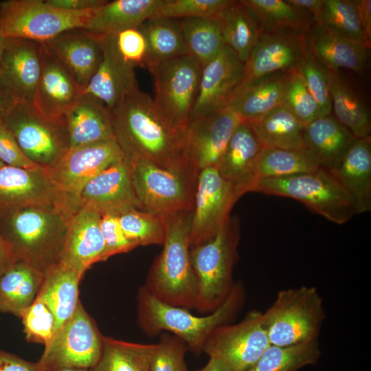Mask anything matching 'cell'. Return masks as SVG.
I'll return each instance as SVG.
<instances>
[{"label":"cell","instance_id":"cell-1","mask_svg":"<svg viewBox=\"0 0 371 371\" xmlns=\"http://www.w3.org/2000/svg\"><path fill=\"white\" fill-rule=\"evenodd\" d=\"M110 112L126 159H145L166 168L190 165L185 155L186 128L169 121L147 93L137 89Z\"/></svg>","mask_w":371,"mask_h":371},{"label":"cell","instance_id":"cell-2","mask_svg":"<svg viewBox=\"0 0 371 371\" xmlns=\"http://www.w3.org/2000/svg\"><path fill=\"white\" fill-rule=\"evenodd\" d=\"M71 216L56 205L0 211V235L16 260L45 273L59 261Z\"/></svg>","mask_w":371,"mask_h":371},{"label":"cell","instance_id":"cell-3","mask_svg":"<svg viewBox=\"0 0 371 371\" xmlns=\"http://www.w3.org/2000/svg\"><path fill=\"white\" fill-rule=\"evenodd\" d=\"M192 212L164 216L166 227L164 247L143 285L163 302L189 311L195 309L198 295V280L190 253Z\"/></svg>","mask_w":371,"mask_h":371},{"label":"cell","instance_id":"cell-4","mask_svg":"<svg viewBox=\"0 0 371 371\" xmlns=\"http://www.w3.org/2000/svg\"><path fill=\"white\" fill-rule=\"evenodd\" d=\"M245 291L239 282L224 302L215 311L198 317L189 310L174 306L158 300L141 286L137 294V321L146 335L155 336L168 331L185 341L195 355L203 352L204 344L217 326L229 323L242 308Z\"/></svg>","mask_w":371,"mask_h":371},{"label":"cell","instance_id":"cell-5","mask_svg":"<svg viewBox=\"0 0 371 371\" xmlns=\"http://www.w3.org/2000/svg\"><path fill=\"white\" fill-rule=\"evenodd\" d=\"M240 238L238 218L230 216L213 238L190 249L191 262L198 280L195 309L199 311L211 313L233 289V270Z\"/></svg>","mask_w":371,"mask_h":371},{"label":"cell","instance_id":"cell-6","mask_svg":"<svg viewBox=\"0 0 371 371\" xmlns=\"http://www.w3.org/2000/svg\"><path fill=\"white\" fill-rule=\"evenodd\" d=\"M250 192L289 197L311 211L341 225L358 214L357 207L332 173L324 168L292 176L256 181Z\"/></svg>","mask_w":371,"mask_h":371},{"label":"cell","instance_id":"cell-7","mask_svg":"<svg viewBox=\"0 0 371 371\" xmlns=\"http://www.w3.org/2000/svg\"><path fill=\"white\" fill-rule=\"evenodd\" d=\"M324 319L318 291L305 285L279 291L273 304L262 313L269 343L278 346L318 339Z\"/></svg>","mask_w":371,"mask_h":371},{"label":"cell","instance_id":"cell-8","mask_svg":"<svg viewBox=\"0 0 371 371\" xmlns=\"http://www.w3.org/2000/svg\"><path fill=\"white\" fill-rule=\"evenodd\" d=\"M126 160L142 210L162 216L193 211L199 172L190 165L166 168L145 159Z\"/></svg>","mask_w":371,"mask_h":371},{"label":"cell","instance_id":"cell-9","mask_svg":"<svg viewBox=\"0 0 371 371\" xmlns=\"http://www.w3.org/2000/svg\"><path fill=\"white\" fill-rule=\"evenodd\" d=\"M1 121L25 156L42 168L51 166L69 148L65 117L46 116L32 103L13 102Z\"/></svg>","mask_w":371,"mask_h":371},{"label":"cell","instance_id":"cell-10","mask_svg":"<svg viewBox=\"0 0 371 371\" xmlns=\"http://www.w3.org/2000/svg\"><path fill=\"white\" fill-rule=\"evenodd\" d=\"M94 10L73 12L42 0H7L0 3V32L5 38L45 43L61 33L85 28Z\"/></svg>","mask_w":371,"mask_h":371},{"label":"cell","instance_id":"cell-11","mask_svg":"<svg viewBox=\"0 0 371 371\" xmlns=\"http://www.w3.org/2000/svg\"><path fill=\"white\" fill-rule=\"evenodd\" d=\"M123 159L124 155L113 139L69 148L43 169L66 209L74 215L80 208L79 196L84 186L103 170Z\"/></svg>","mask_w":371,"mask_h":371},{"label":"cell","instance_id":"cell-12","mask_svg":"<svg viewBox=\"0 0 371 371\" xmlns=\"http://www.w3.org/2000/svg\"><path fill=\"white\" fill-rule=\"evenodd\" d=\"M104 336L79 300L71 316L45 346L38 361L45 371L92 369L102 352Z\"/></svg>","mask_w":371,"mask_h":371},{"label":"cell","instance_id":"cell-13","mask_svg":"<svg viewBox=\"0 0 371 371\" xmlns=\"http://www.w3.org/2000/svg\"><path fill=\"white\" fill-rule=\"evenodd\" d=\"M155 84V104L174 124L186 128L194 106L202 67L186 54L149 65Z\"/></svg>","mask_w":371,"mask_h":371},{"label":"cell","instance_id":"cell-14","mask_svg":"<svg viewBox=\"0 0 371 371\" xmlns=\"http://www.w3.org/2000/svg\"><path fill=\"white\" fill-rule=\"evenodd\" d=\"M269 345L262 312L253 310L237 324H224L214 328L207 337L203 352L232 371H247Z\"/></svg>","mask_w":371,"mask_h":371},{"label":"cell","instance_id":"cell-15","mask_svg":"<svg viewBox=\"0 0 371 371\" xmlns=\"http://www.w3.org/2000/svg\"><path fill=\"white\" fill-rule=\"evenodd\" d=\"M239 199L235 185L223 177L216 167L199 172L190 231V249L207 242L219 232Z\"/></svg>","mask_w":371,"mask_h":371},{"label":"cell","instance_id":"cell-16","mask_svg":"<svg viewBox=\"0 0 371 371\" xmlns=\"http://www.w3.org/2000/svg\"><path fill=\"white\" fill-rule=\"evenodd\" d=\"M245 78V63L225 45L201 71L197 98L189 122L229 106Z\"/></svg>","mask_w":371,"mask_h":371},{"label":"cell","instance_id":"cell-17","mask_svg":"<svg viewBox=\"0 0 371 371\" xmlns=\"http://www.w3.org/2000/svg\"><path fill=\"white\" fill-rule=\"evenodd\" d=\"M243 120L230 106L190 120L186 131L185 155L198 172L217 168L227 144Z\"/></svg>","mask_w":371,"mask_h":371},{"label":"cell","instance_id":"cell-18","mask_svg":"<svg viewBox=\"0 0 371 371\" xmlns=\"http://www.w3.org/2000/svg\"><path fill=\"white\" fill-rule=\"evenodd\" d=\"M305 35L289 30L262 32L245 63L240 87L264 76L296 69L307 54Z\"/></svg>","mask_w":371,"mask_h":371},{"label":"cell","instance_id":"cell-19","mask_svg":"<svg viewBox=\"0 0 371 371\" xmlns=\"http://www.w3.org/2000/svg\"><path fill=\"white\" fill-rule=\"evenodd\" d=\"M42 70V43L7 38L0 62V87L14 102L32 103Z\"/></svg>","mask_w":371,"mask_h":371},{"label":"cell","instance_id":"cell-20","mask_svg":"<svg viewBox=\"0 0 371 371\" xmlns=\"http://www.w3.org/2000/svg\"><path fill=\"white\" fill-rule=\"evenodd\" d=\"M34 205H56L67 212L60 196L42 168L5 165L0 169V211Z\"/></svg>","mask_w":371,"mask_h":371},{"label":"cell","instance_id":"cell-21","mask_svg":"<svg viewBox=\"0 0 371 371\" xmlns=\"http://www.w3.org/2000/svg\"><path fill=\"white\" fill-rule=\"evenodd\" d=\"M137 89L135 68L120 54L113 34H103L101 62L82 93L94 98L111 111Z\"/></svg>","mask_w":371,"mask_h":371},{"label":"cell","instance_id":"cell-22","mask_svg":"<svg viewBox=\"0 0 371 371\" xmlns=\"http://www.w3.org/2000/svg\"><path fill=\"white\" fill-rule=\"evenodd\" d=\"M100 216L94 209L82 206L71 217L59 262L84 274L93 264L109 258Z\"/></svg>","mask_w":371,"mask_h":371},{"label":"cell","instance_id":"cell-23","mask_svg":"<svg viewBox=\"0 0 371 371\" xmlns=\"http://www.w3.org/2000/svg\"><path fill=\"white\" fill-rule=\"evenodd\" d=\"M79 203L80 207L88 206L100 214L119 213L128 208L142 210L125 157L92 178L82 188Z\"/></svg>","mask_w":371,"mask_h":371},{"label":"cell","instance_id":"cell-24","mask_svg":"<svg viewBox=\"0 0 371 371\" xmlns=\"http://www.w3.org/2000/svg\"><path fill=\"white\" fill-rule=\"evenodd\" d=\"M102 36L85 28H75L43 43L83 91L101 62Z\"/></svg>","mask_w":371,"mask_h":371},{"label":"cell","instance_id":"cell-25","mask_svg":"<svg viewBox=\"0 0 371 371\" xmlns=\"http://www.w3.org/2000/svg\"><path fill=\"white\" fill-rule=\"evenodd\" d=\"M82 90L62 63L42 43V70L32 104L50 117H63Z\"/></svg>","mask_w":371,"mask_h":371},{"label":"cell","instance_id":"cell-26","mask_svg":"<svg viewBox=\"0 0 371 371\" xmlns=\"http://www.w3.org/2000/svg\"><path fill=\"white\" fill-rule=\"evenodd\" d=\"M307 51L328 70L346 69L363 74L370 47L315 23L305 35Z\"/></svg>","mask_w":371,"mask_h":371},{"label":"cell","instance_id":"cell-27","mask_svg":"<svg viewBox=\"0 0 371 371\" xmlns=\"http://www.w3.org/2000/svg\"><path fill=\"white\" fill-rule=\"evenodd\" d=\"M353 201L358 214L371 210V137L355 139L329 170Z\"/></svg>","mask_w":371,"mask_h":371},{"label":"cell","instance_id":"cell-28","mask_svg":"<svg viewBox=\"0 0 371 371\" xmlns=\"http://www.w3.org/2000/svg\"><path fill=\"white\" fill-rule=\"evenodd\" d=\"M263 146L250 124L243 120L230 137L217 169L221 175L232 182L240 198L252 183V173Z\"/></svg>","mask_w":371,"mask_h":371},{"label":"cell","instance_id":"cell-29","mask_svg":"<svg viewBox=\"0 0 371 371\" xmlns=\"http://www.w3.org/2000/svg\"><path fill=\"white\" fill-rule=\"evenodd\" d=\"M69 148L115 139L111 112L82 93L65 115Z\"/></svg>","mask_w":371,"mask_h":371},{"label":"cell","instance_id":"cell-30","mask_svg":"<svg viewBox=\"0 0 371 371\" xmlns=\"http://www.w3.org/2000/svg\"><path fill=\"white\" fill-rule=\"evenodd\" d=\"M296 69L264 76L243 86L229 106L244 121L260 119L282 105L287 85Z\"/></svg>","mask_w":371,"mask_h":371},{"label":"cell","instance_id":"cell-31","mask_svg":"<svg viewBox=\"0 0 371 371\" xmlns=\"http://www.w3.org/2000/svg\"><path fill=\"white\" fill-rule=\"evenodd\" d=\"M305 150L317 165L330 170L356 139L333 114L312 121L303 130Z\"/></svg>","mask_w":371,"mask_h":371},{"label":"cell","instance_id":"cell-32","mask_svg":"<svg viewBox=\"0 0 371 371\" xmlns=\"http://www.w3.org/2000/svg\"><path fill=\"white\" fill-rule=\"evenodd\" d=\"M45 273L27 262L15 260L0 274V312L20 317L36 300Z\"/></svg>","mask_w":371,"mask_h":371},{"label":"cell","instance_id":"cell-33","mask_svg":"<svg viewBox=\"0 0 371 371\" xmlns=\"http://www.w3.org/2000/svg\"><path fill=\"white\" fill-rule=\"evenodd\" d=\"M83 275L59 262L45 273L36 297L52 311L55 318V333L71 316L77 306L78 287Z\"/></svg>","mask_w":371,"mask_h":371},{"label":"cell","instance_id":"cell-34","mask_svg":"<svg viewBox=\"0 0 371 371\" xmlns=\"http://www.w3.org/2000/svg\"><path fill=\"white\" fill-rule=\"evenodd\" d=\"M164 0H115L94 10L85 30L109 34L139 27L154 17Z\"/></svg>","mask_w":371,"mask_h":371},{"label":"cell","instance_id":"cell-35","mask_svg":"<svg viewBox=\"0 0 371 371\" xmlns=\"http://www.w3.org/2000/svg\"><path fill=\"white\" fill-rule=\"evenodd\" d=\"M219 25L225 45L244 63L262 30L254 13L240 1H232L214 19Z\"/></svg>","mask_w":371,"mask_h":371},{"label":"cell","instance_id":"cell-36","mask_svg":"<svg viewBox=\"0 0 371 371\" xmlns=\"http://www.w3.org/2000/svg\"><path fill=\"white\" fill-rule=\"evenodd\" d=\"M332 113L356 138L370 136V113L355 90L339 75L328 70Z\"/></svg>","mask_w":371,"mask_h":371},{"label":"cell","instance_id":"cell-37","mask_svg":"<svg viewBox=\"0 0 371 371\" xmlns=\"http://www.w3.org/2000/svg\"><path fill=\"white\" fill-rule=\"evenodd\" d=\"M247 122L264 148L305 150L304 126L283 106L258 120Z\"/></svg>","mask_w":371,"mask_h":371},{"label":"cell","instance_id":"cell-38","mask_svg":"<svg viewBox=\"0 0 371 371\" xmlns=\"http://www.w3.org/2000/svg\"><path fill=\"white\" fill-rule=\"evenodd\" d=\"M139 27L147 42V67L188 54L179 19L152 17Z\"/></svg>","mask_w":371,"mask_h":371},{"label":"cell","instance_id":"cell-39","mask_svg":"<svg viewBox=\"0 0 371 371\" xmlns=\"http://www.w3.org/2000/svg\"><path fill=\"white\" fill-rule=\"evenodd\" d=\"M256 17L262 32L293 30L306 33L313 16L284 0H241Z\"/></svg>","mask_w":371,"mask_h":371},{"label":"cell","instance_id":"cell-40","mask_svg":"<svg viewBox=\"0 0 371 371\" xmlns=\"http://www.w3.org/2000/svg\"><path fill=\"white\" fill-rule=\"evenodd\" d=\"M321 168L306 150L264 148L255 164L253 184L260 179L278 178L308 172Z\"/></svg>","mask_w":371,"mask_h":371},{"label":"cell","instance_id":"cell-41","mask_svg":"<svg viewBox=\"0 0 371 371\" xmlns=\"http://www.w3.org/2000/svg\"><path fill=\"white\" fill-rule=\"evenodd\" d=\"M155 345L104 337L101 357L91 371H150V357Z\"/></svg>","mask_w":371,"mask_h":371},{"label":"cell","instance_id":"cell-42","mask_svg":"<svg viewBox=\"0 0 371 371\" xmlns=\"http://www.w3.org/2000/svg\"><path fill=\"white\" fill-rule=\"evenodd\" d=\"M179 20L188 54L203 68L225 46L219 25L212 19L185 18Z\"/></svg>","mask_w":371,"mask_h":371},{"label":"cell","instance_id":"cell-43","mask_svg":"<svg viewBox=\"0 0 371 371\" xmlns=\"http://www.w3.org/2000/svg\"><path fill=\"white\" fill-rule=\"evenodd\" d=\"M321 354L318 339L289 346L270 344L247 371H297L316 364Z\"/></svg>","mask_w":371,"mask_h":371},{"label":"cell","instance_id":"cell-44","mask_svg":"<svg viewBox=\"0 0 371 371\" xmlns=\"http://www.w3.org/2000/svg\"><path fill=\"white\" fill-rule=\"evenodd\" d=\"M117 215L124 234L135 247L163 245L166 234L164 216L137 208L124 210Z\"/></svg>","mask_w":371,"mask_h":371},{"label":"cell","instance_id":"cell-45","mask_svg":"<svg viewBox=\"0 0 371 371\" xmlns=\"http://www.w3.org/2000/svg\"><path fill=\"white\" fill-rule=\"evenodd\" d=\"M315 23L352 41L371 46L366 38L352 0H325Z\"/></svg>","mask_w":371,"mask_h":371},{"label":"cell","instance_id":"cell-46","mask_svg":"<svg viewBox=\"0 0 371 371\" xmlns=\"http://www.w3.org/2000/svg\"><path fill=\"white\" fill-rule=\"evenodd\" d=\"M297 69L319 107V117L332 114L328 70L308 51Z\"/></svg>","mask_w":371,"mask_h":371},{"label":"cell","instance_id":"cell-47","mask_svg":"<svg viewBox=\"0 0 371 371\" xmlns=\"http://www.w3.org/2000/svg\"><path fill=\"white\" fill-rule=\"evenodd\" d=\"M282 106L303 126L319 117V107L297 69L294 71L287 85Z\"/></svg>","mask_w":371,"mask_h":371},{"label":"cell","instance_id":"cell-48","mask_svg":"<svg viewBox=\"0 0 371 371\" xmlns=\"http://www.w3.org/2000/svg\"><path fill=\"white\" fill-rule=\"evenodd\" d=\"M232 0H164L154 17L215 19Z\"/></svg>","mask_w":371,"mask_h":371},{"label":"cell","instance_id":"cell-49","mask_svg":"<svg viewBox=\"0 0 371 371\" xmlns=\"http://www.w3.org/2000/svg\"><path fill=\"white\" fill-rule=\"evenodd\" d=\"M25 339L30 342L49 343L55 333V318L47 305L36 297L21 314Z\"/></svg>","mask_w":371,"mask_h":371},{"label":"cell","instance_id":"cell-50","mask_svg":"<svg viewBox=\"0 0 371 371\" xmlns=\"http://www.w3.org/2000/svg\"><path fill=\"white\" fill-rule=\"evenodd\" d=\"M188 347L179 337L165 333L160 336L150 357V371H188L185 355Z\"/></svg>","mask_w":371,"mask_h":371},{"label":"cell","instance_id":"cell-51","mask_svg":"<svg viewBox=\"0 0 371 371\" xmlns=\"http://www.w3.org/2000/svg\"><path fill=\"white\" fill-rule=\"evenodd\" d=\"M113 35L116 47L126 63L134 68L147 67V42L139 27L125 29Z\"/></svg>","mask_w":371,"mask_h":371},{"label":"cell","instance_id":"cell-52","mask_svg":"<svg viewBox=\"0 0 371 371\" xmlns=\"http://www.w3.org/2000/svg\"><path fill=\"white\" fill-rule=\"evenodd\" d=\"M100 227L109 258L115 254L126 253L135 248L124 234L117 213L100 214Z\"/></svg>","mask_w":371,"mask_h":371},{"label":"cell","instance_id":"cell-53","mask_svg":"<svg viewBox=\"0 0 371 371\" xmlns=\"http://www.w3.org/2000/svg\"><path fill=\"white\" fill-rule=\"evenodd\" d=\"M0 160L8 166L27 169L41 168L23 153L16 141L0 120Z\"/></svg>","mask_w":371,"mask_h":371},{"label":"cell","instance_id":"cell-54","mask_svg":"<svg viewBox=\"0 0 371 371\" xmlns=\"http://www.w3.org/2000/svg\"><path fill=\"white\" fill-rule=\"evenodd\" d=\"M0 371H45L38 362L33 363L0 350Z\"/></svg>","mask_w":371,"mask_h":371},{"label":"cell","instance_id":"cell-55","mask_svg":"<svg viewBox=\"0 0 371 371\" xmlns=\"http://www.w3.org/2000/svg\"><path fill=\"white\" fill-rule=\"evenodd\" d=\"M108 1L105 0H46L49 5L58 9L73 11H92L102 6Z\"/></svg>","mask_w":371,"mask_h":371},{"label":"cell","instance_id":"cell-56","mask_svg":"<svg viewBox=\"0 0 371 371\" xmlns=\"http://www.w3.org/2000/svg\"><path fill=\"white\" fill-rule=\"evenodd\" d=\"M359 13V16L367 41L371 44V1L352 0Z\"/></svg>","mask_w":371,"mask_h":371},{"label":"cell","instance_id":"cell-57","mask_svg":"<svg viewBox=\"0 0 371 371\" xmlns=\"http://www.w3.org/2000/svg\"><path fill=\"white\" fill-rule=\"evenodd\" d=\"M286 1L311 14L315 21L322 11L325 0H286Z\"/></svg>","mask_w":371,"mask_h":371},{"label":"cell","instance_id":"cell-58","mask_svg":"<svg viewBox=\"0 0 371 371\" xmlns=\"http://www.w3.org/2000/svg\"><path fill=\"white\" fill-rule=\"evenodd\" d=\"M16 260L10 247L0 235V274Z\"/></svg>","mask_w":371,"mask_h":371},{"label":"cell","instance_id":"cell-59","mask_svg":"<svg viewBox=\"0 0 371 371\" xmlns=\"http://www.w3.org/2000/svg\"><path fill=\"white\" fill-rule=\"evenodd\" d=\"M195 371H232L221 361L210 357L207 364L202 368Z\"/></svg>","mask_w":371,"mask_h":371},{"label":"cell","instance_id":"cell-60","mask_svg":"<svg viewBox=\"0 0 371 371\" xmlns=\"http://www.w3.org/2000/svg\"><path fill=\"white\" fill-rule=\"evenodd\" d=\"M14 102L0 87V120L4 112Z\"/></svg>","mask_w":371,"mask_h":371},{"label":"cell","instance_id":"cell-61","mask_svg":"<svg viewBox=\"0 0 371 371\" xmlns=\"http://www.w3.org/2000/svg\"><path fill=\"white\" fill-rule=\"evenodd\" d=\"M7 38L4 37L2 34L0 32V62L3 54L6 44Z\"/></svg>","mask_w":371,"mask_h":371},{"label":"cell","instance_id":"cell-62","mask_svg":"<svg viewBox=\"0 0 371 371\" xmlns=\"http://www.w3.org/2000/svg\"><path fill=\"white\" fill-rule=\"evenodd\" d=\"M58 371H90L89 369H84V368H66L60 370Z\"/></svg>","mask_w":371,"mask_h":371},{"label":"cell","instance_id":"cell-63","mask_svg":"<svg viewBox=\"0 0 371 371\" xmlns=\"http://www.w3.org/2000/svg\"><path fill=\"white\" fill-rule=\"evenodd\" d=\"M5 164L0 160V169L3 167Z\"/></svg>","mask_w":371,"mask_h":371}]
</instances>
